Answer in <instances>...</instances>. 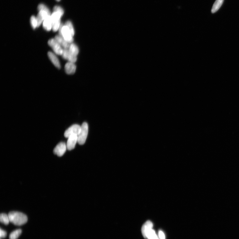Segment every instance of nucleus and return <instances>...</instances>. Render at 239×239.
Returning <instances> with one entry per match:
<instances>
[{
  "label": "nucleus",
  "mask_w": 239,
  "mask_h": 239,
  "mask_svg": "<svg viewBox=\"0 0 239 239\" xmlns=\"http://www.w3.org/2000/svg\"><path fill=\"white\" fill-rule=\"evenodd\" d=\"M8 215L10 222L16 225H23L28 221L27 216L22 213L12 211L9 213Z\"/></svg>",
  "instance_id": "nucleus-1"
},
{
  "label": "nucleus",
  "mask_w": 239,
  "mask_h": 239,
  "mask_svg": "<svg viewBox=\"0 0 239 239\" xmlns=\"http://www.w3.org/2000/svg\"><path fill=\"white\" fill-rule=\"evenodd\" d=\"M59 30V35L64 39L69 44L72 43L74 41L73 36L67 26L61 23Z\"/></svg>",
  "instance_id": "nucleus-2"
},
{
  "label": "nucleus",
  "mask_w": 239,
  "mask_h": 239,
  "mask_svg": "<svg viewBox=\"0 0 239 239\" xmlns=\"http://www.w3.org/2000/svg\"><path fill=\"white\" fill-rule=\"evenodd\" d=\"M81 126L80 133L78 136V142L80 145H83L84 144L87 138L88 132V126L87 123L84 122Z\"/></svg>",
  "instance_id": "nucleus-3"
},
{
  "label": "nucleus",
  "mask_w": 239,
  "mask_h": 239,
  "mask_svg": "<svg viewBox=\"0 0 239 239\" xmlns=\"http://www.w3.org/2000/svg\"><path fill=\"white\" fill-rule=\"evenodd\" d=\"M63 15L58 12L53 11L51 15L52 21V29L54 32L59 30L61 23L60 19Z\"/></svg>",
  "instance_id": "nucleus-4"
},
{
  "label": "nucleus",
  "mask_w": 239,
  "mask_h": 239,
  "mask_svg": "<svg viewBox=\"0 0 239 239\" xmlns=\"http://www.w3.org/2000/svg\"><path fill=\"white\" fill-rule=\"evenodd\" d=\"M81 129V126L78 124L73 125L66 130L64 136L65 138H68L69 136L72 135L78 136L80 133Z\"/></svg>",
  "instance_id": "nucleus-5"
},
{
  "label": "nucleus",
  "mask_w": 239,
  "mask_h": 239,
  "mask_svg": "<svg viewBox=\"0 0 239 239\" xmlns=\"http://www.w3.org/2000/svg\"><path fill=\"white\" fill-rule=\"evenodd\" d=\"M48 44L52 47L54 52L57 55H62L63 49L62 47L57 42L55 38L49 40L48 42Z\"/></svg>",
  "instance_id": "nucleus-6"
},
{
  "label": "nucleus",
  "mask_w": 239,
  "mask_h": 239,
  "mask_svg": "<svg viewBox=\"0 0 239 239\" xmlns=\"http://www.w3.org/2000/svg\"><path fill=\"white\" fill-rule=\"evenodd\" d=\"M66 145L65 142H60L56 146L54 150V154L59 157H62L66 151Z\"/></svg>",
  "instance_id": "nucleus-7"
},
{
  "label": "nucleus",
  "mask_w": 239,
  "mask_h": 239,
  "mask_svg": "<svg viewBox=\"0 0 239 239\" xmlns=\"http://www.w3.org/2000/svg\"><path fill=\"white\" fill-rule=\"evenodd\" d=\"M78 142V135H74L70 136L68 138L66 143L67 149L69 151L74 149L75 147L76 143Z\"/></svg>",
  "instance_id": "nucleus-8"
},
{
  "label": "nucleus",
  "mask_w": 239,
  "mask_h": 239,
  "mask_svg": "<svg viewBox=\"0 0 239 239\" xmlns=\"http://www.w3.org/2000/svg\"><path fill=\"white\" fill-rule=\"evenodd\" d=\"M62 56L64 59L68 60L69 62L75 63L77 60V56L72 55L68 49H63Z\"/></svg>",
  "instance_id": "nucleus-9"
},
{
  "label": "nucleus",
  "mask_w": 239,
  "mask_h": 239,
  "mask_svg": "<svg viewBox=\"0 0 239 239\" xmlns=\"http://www.w3.org/2000/svg\"><path fill=\"white\" fill-rule=\"evenodd\" d=\"M76 70V66L74 63L69 62L65 66V71L67 74L72 75L74 74Z\"/></svg>",
  "instance_id": "nucleus-10"
},
{
  "label": "nucleus",
  "mask_w": 239,
  "mask_h": 239,
  "mask_svg": "<svg viewBox=\"0 0 239 239\" xmlns=\"http://www.w3.org/2000/svg\"><path fill=\"white\" fill-rule=\"evenodd\" d=\"M48 56L51 61L52 62L53 64L58 69H60V63L59 60L57 56L53 53L49 52L47 53Z\"/></svg>",
  "instance_id": "nucleus-11"
},
{
  "label": "nucleus",
  "mask_w": 239,
  "mask_h": 239,
  "mask_svg": "<svg viewBox=\"0 0 239 239\" xmlns=\"http://www.w3.org/2000/svg\"><path fill=\"white\" fill-rule=\"evenodd\" d=\"M55 39L64 49H69L70 44L69 43L67 42L64 38L60 35H56L55 38Z\"/></svg>",
  "instance_id": "nucleus-12"
},
{
  "label": "nucleus",
  "mask_w": 239,
  "mask_h": 239,
  "mask_svg": "<svg viewBox=\"0 0 239 239\" xmlns=\"http://www.w3.org/2000/svg\"><path fill=\"white\" fill-rule=\"evenodd\" d=\"M48 15H49L45 11H39L36 17L38 21V27H39L40 26L44 20H45V19Z\"/></svg>",
  "instance_id": "nucleus-13"
},
{
  "label": "nucleus",
  "mask_w": 239,
  "mask_h": 239,
  "mask_svg": "<svg viewBox=\"0 0 239 239\" xmlns=\"http://www.w3.org/2000/svg\"><path fill=\"white\" fill-rule=\"evenodd\" d=\"M153 225L152 222L150 221H146L142 226V232L143 237H145L146 233L152 229Z\"/></svg>",
  "instance_id": "nucleus-14"
},
{
  "label": "nucleus",
  "mask_w": 239,
  "mask_h": 239,
  "mask_svg": "<svg viewBox=\"0 0 239 239\" xmlns=\"http://www.w3.org/2000/svg\"><path fill=\"white\" fill-rule=\"evenodd\" d=\"M43 27L47 31L52 29V21L51 15H48L43 22Z\"/></svg>",
  "instance_id": "nucleus-15"
},
{
  "label": "nucleus",
  "mask_w": 239,
  "mask_h": 239,
  "mask_svg": "<svg viewBox=\"0 0 239 239\" xmlns=\"http://www.w3.org/2000/svg\"><path fill=\"white\" fill-rule=\"evenodd\" d=\"M224 0H216L213 5L212 9L211 12L212 13H214L216 12L221 8Z\"/></svg>",
  "instance_id": "nucleus-16"
},
{
  "label": "nucleus",
  "mask_w": 239,
  "mask_h": 239,
  "mask_svg": "<svg viewBox=\"0 0 239 239\" xmlns=\"http://www.w3.org/2000/svg\"><path fill=\"white\" fill-rule=\"evenodd\" d=\"M68 49L70 53L72 55L77 56L79 53V49L76 44L74 43H71L70 44Z\"/></svg>",
  "instance_id": "nucleus-17"
},
{
  "label": "nucleus",
  "mask_w": 239,
  "mask_h": 239,
  "mask_svg": "<svg viewBox=\"0 0 239 239\" xmlns=\"http://www.w3.org/2000/svg\"><path fill=\"white\" fill-rule=\"evenodd\" d=\"M22 233L21 229H18L13 231L9 235V239H17L20 236Z\"/></svg>",
  "instance_id": "nucleus-18"
},
{
  "label": "nucleus",
  "mask_w": 239,
  "mask_h": 239,
  "mask_svg": "<svg viewBox=\"0 0 239 239\" xmlns=\"http://www.w3.org/2000/svg\"><path fill=\"white\" fill-rule=\"evenodd\" d=\"M0 221L2 224L5 225H8L10 222L8 215L5 213H2L0 215Z\"/></svg>",
  "instance_id": "nucleus-19"
},
{
  "label": "nucleus",
  "mask_w": 239,
  "mask_h": 239,
  "mask_svg": "<svg viewBox=\"0 0 239 239\" xmlns=\"http://www.w3.org/2000/svg\"><path fill=\"white\" fill-rule=\"evenodd\" d=\"M144 237L149 239H159L155 231L152 229L146 233Z\"/></svg>",
  "instance_id": "nucleus-20"
},
{
  "label": "nucleus",
  "mask_w": 239,
  "mask_h": 239,
  "mask_svg": "<svg viewBox=\"0 0 239 239\" xmlns=\"http://www.w3.org/2000/svg\"><path fill=\"white\" fill-rule=\"evenodd\" d=\"M38 11H43L46 12L49 15H51L50 11L47 6L43 4H40L38 6Z\"/></svg>",
  "instance_id": "nucleus-21"
},
{
  "label": "nucleus",
  "mask_w": 239,
  "mask_h": 239,
  "mask_svg": "<svg viewBox=\"0 0 239 239\" xmlns=\"http://www.w3.org/2000/svg\"><path fill=\"white\" fill-rule=\"evenodd\" d=\"M30 23L32 27L34 29L38 27V21L36 17L34 16H32L30 18Z\"/></svg>",
  "instance_id": "nucleus-22"
},
{
  "label": "nucleus",
  "mask_w": 239,
  "mask_h": 239,
  "mask_svg": "<svg viewBox=\"0 0 239 239\" xmlns=\"http://www.w3.org/2000/svg\"><path fill=\"white\" fill-rule=\"evenodd\" d=\"M65 25L68 26L73 36H74L75 35V30L71 22L70 21H66Z\"/></svg>",
  "instance_id": "nucleus-23"
},
{
  "label": "nucleus",
  "mask_w": 239,
  "mask_h": 239,
  "mask_svg": "<svg viewBox=\"0 0 239 239\" xmlns=\"http://www.w3.org/2000/svg\"><path fill=\"white\" fill-rule=\"evenodd\" d=\"M53 11L59 12L63 15L64 14V12L63 9L60 7V6H54L53 8Z\"/></svg>",
  "instance_id": "nucleus-24"
},
{
  "label": "nucleus",
  "mask_w": 239,
  "mask_h": 239,
  "mask_svg": "<svg viewBox=\"0 0 239 239\" xmlns=\"http://www.w3.org/2000/svg\"><path fill=\"white\" fill-rule=\"evenodd\" d=\"M6 236H7V233H6V231L2 230V228H1V230H0V237L4 238L6 237Z\"/></svg>",
  "instance_id": "nucleus-25"
},
{
  "label": "nucleus",
  "mask_w": 239,
  "mask_h": 239,
  "mask_svg": "<svg viewBox=\"0 0 239 239\" xmlns=\"http://www.w3.org/2000/svg\"><path fill=\"white\" fill-rule=\"evenodd\" d=\"M159 236L160 239H165V237L164 232L161 231L159 232Z\"/></svg>",
  "instance_id": "nucleus-26"
},
{
  "label": "nucleus",
  "mask_w": 239,
  "mask_h": 239,
  "mask_svg": "<svg viewBox=\"0 0 239 239\" xmlns=\"http://www.w3.org/2000/svg\"><path fill=\"white\" fill-rule=\"evenodd\" d=\"M56 1L57 2H59L60 1V0H56Z\"/></svg>",
  "instance_id": "nucleus-27"
}]
</instances>
